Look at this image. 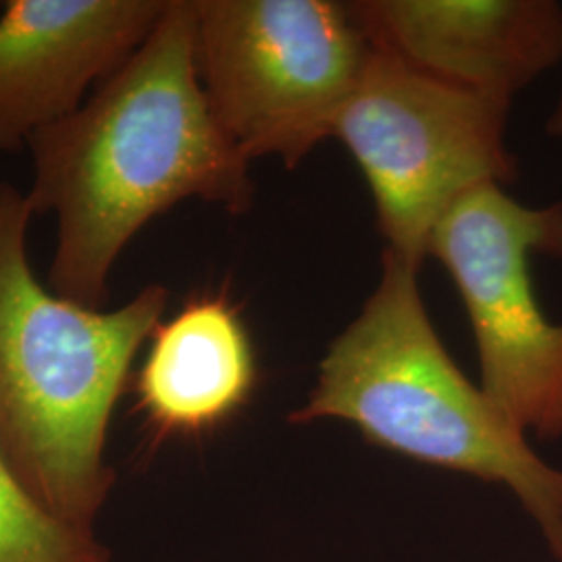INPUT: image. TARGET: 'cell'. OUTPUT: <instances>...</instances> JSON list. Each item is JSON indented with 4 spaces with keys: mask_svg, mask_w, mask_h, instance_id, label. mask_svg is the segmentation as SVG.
Returning a JSON list of instances; mask_svg holds the SVG:
<instances>
[{
    "mask_svg": "<svg viewBox=\"0 0 562 562\" xmlns=\"http://www.w3.org/2000/svg\"><path fill=\"white\" fill-rule=\"evenodd\" d=\"M194 44L196 0H169L140 48L27 144L25 199L57 220L46 285L60 299L104 311L123 250L180 202L250 211V161L211 111Z\"/></svg>",
    "mask_w": 562,
    "mask_h": 562,
    "instance_id": "obj_1",
    "label": "cell"
},
{
    "mask_svg": "<svg viewBox=\"0 0 562 562\" xmlns=\"http://www.w3.org/2000/svg\"><path fill=\"white\" fill-rule=\"evenodd\" d=\"M32 220L25 192L0 180V454L42 508L92 531L113 483L109 423L169 290L111 311L60 299L27 259Z\"/></svg>",
    "mask_w": 562,
    "mask_h": 562,
    "instance_id": "obj_2",
    "label": "cell"
},
{
    "mask_svg": "<svg viewBox=\"0 0 562 562\" xmlns=\"http://www.w3.org/2000/svg\"><path fill=\"white\" fill-rule=\"evenodd\" d=\"M417 273L419 267L383 252L378 288L329 344L317 385L290 423H352L392 452L508 485L562 562V471L531 450L446 352Z\"/></svg>",
    "mask_w": 562,
    "mask_h": 562,
    "instance_id": "obj_3",
    "label": "cell"
},
{
    "mask_svg": "<svg viewBox=\"0 0 562 562\" xmlns=\"http://www.w3.org/2000/svg\"><path fill=\"white\" fill-rule=\"evenodd\" d=\"M194 53L211 111L241 155L294 169L334 138L373 44L348 2L196 0Z\"/></svg>",
    "mask_w": 562,
    "mask_h": 562,
    "instance_id": "obj_4",
    "label": "cell"
},
{
    "mask_svg": "<svg viewBox=\"0 0 562 562\" xmlns=\"http://www.w3.org/2000/svg\"><path fill=\"white\" fill-rule=\"evenodd\" d=\"M510 102L469 92L373 48L334 138L361 167L392 255L422 267L436 225L464 194L517 180Z\"/></svg>",
    "mask_w": 562,
    "mask_h": 562,
    "instance_id": "obj_5",
    "label": "cell"
},
{
    "mask_svg": "<svg viewBox=\"0 0 562 562\" xmlns=\"http://www.w3.org/2000/svg\"><path fill=\"white\" fill-rule=\"evenodd\" d=\"M429 255L461 294L483 394L522 434L562 438V323L546 317L531 280L533 257L562 261V202L527 206L487 183L448 209Z\"/></svg>",
    "mask_w": 562,
    "mask_h": 562,
    "instance_id": "obj_6",
    "label": "cell"
},
{
    "mask_svg": "<svg viewBox=\"0 0 562 562\" xmlns=\"http://www.w3.org/2000/svg\"><path fill=\"white\" fill-rule=\"evenodd\" d=\"M169 0H9L0 13V153L27 148L130 59Z\"/></svg>",
    "mask_w": 562,
    "mask_h": 562,
    "instance_id": "obj_7",
    "label": "cell"
},
{
    "mask_svg": "<svg viewBox=\"0 0 562 562\" xmlns=\"http://www.w3.org/2000/svg\"><path fill=\"white\" fill-rule=\"evenodd\" d=\"M373 48L408 67L496 101L562 59L554 0H357L348 2Z\"/></svg>",
    "mask_w": 562,
    "mask_h": 562,
    "instance_id": "obj_8",
    "label": "cell"
},
{
    "mask_svg": "<svg viewBox=\"0 0 562 562\" xmlns=\"http://www.w3.org/2000/svg\"><path fill=\"white\" fill-rule=\"evenodd\" d=\"M255 382L257 357L240 313L223 296H201L153 334L138 396L162 431L201 434L232 417Z\"/></svg>",
    "mask_w": 562,
    "mask_h": 562,
    "instance_id": "obj_9",
    "label": "cell"
},
{
    "mask_svg": "<svg viewBox=\"0 0 562 562\" xmlns=\"http://www.w3.org/2000/svg\"><path fill=\"white\" fill-rule=\"evenodd\" d=\"M0 562H106L92 531L60 521L32 498L0 454Z\"/></svg>",
    "mask_w": 562,
    "mask_h": 562,
    "instance_id": "obj_10",
    "label": "cell"
},
{
    "mask_svg": "<svg viewBox=\"0 0 562 562\" xmlns=\"http://www.w3.org/2000/svg\"><path fill=\"white\" fill-rule=\"evenodd\" d=\"M546 134H548L550 138L562 140V94L559 102L554 104V109H552L550 117L546 121Z\"/></svg>",
    "mask_w": 562,
    "mask_h": 562,
    "instance_id": "obj_11",
    "label": "cell"
}]
</instances>
